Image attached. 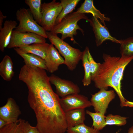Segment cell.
<instances>
[{
	"mask_svg": "<svg viewBox=\"0 0 133 133\" xmlns=\"http://www.w3.org/2000/svg\"><path fill=\"white\" fill-rule=\"evenodd\" d=\"M62 9L60 2H56L55 0L42 3L41 25L46 32L52 30L55 25L56 19Z\"/></svg>",
	"mask_w": 133,
	"mask_h": 133,
	"instance_id": "obj_6",
	"label": "cell"
},
{
	"mask_svg": "<svg viewBox=\"0 0 133 133\" xmlns=\"http://www.w3.org/2000/svg\"><path fill=\"white\" fill-rule=\"evenodd\" d=\"M127 133H133V125L129 129Z\"/></svg>",
	"mask_w": 133,
	"mask_h": 133,
	"instance_id": "obj_33",
	"label": "cell"
},
{
	"mask_svg": "<svg viewBox=\"0 0 133 133\" xmlns=\"http://www.w3.org/2000/svg\"><path fill=\"white\" fill-rule=\"evenodd\" d=\"M25 127L26 133H40L36 126H31L27 121H26Z\"/></svg>",
	"mask_w": 133,
	"mask_h": 133,
	"instance_id": "obj_29",
	"label": "cell"
},
{
	"mask_svg": "<svg viewBox=\"0 0 133 133\" xmlns=\"http://www.w3.org/2000/svg\"><path fill=\"white\" fill-rule=\"evenodd\" d=\"M21 114L19 107L12 98H8L5 104L0 108V118L8 124L17 121Z\"/></svg>",
	"mask_w": 133,
	"mask_h": 133,
	"instance_id": "obj_12",
	"label": "cell"
},
{
	"mask_svg": "<svg viewBox=\"0 0 133 133\" xmlns=\"http://www.w3.org/2000/svg\"><path fill=\"white\" fill-rule=\"evenodd\" d=\"M26 121L20 118L15 123H9L0 128V133H26Z\"/></svg>",
	"mask_w": 133,
	"mask_h": 133,
	"instance_id": "obj_20",
	"label": "cell"
},
{
	"mask_svg": "<svg viewBox=\"0 0 133 133\" xmlns=\"http://www.w3.org/2000/svg\"><path fill=\"white\" fill-rule=\"evenodd\" d=\"M14 49L16 52L23 59L25 65L47 70L45 61L41 57L33 54L24 53L18 48H15Z\"/></svg>",
	"mask_w": 133,
	"mask_h": 133,
	"instance_id": "obj_16",
	"label": "cell"
},
{
	"mask_svg": "<svg viewBox=\"0 0 133 133\" xmlns=\"http://www.w3.org/2000/svg\"><path fill=\"white\" fill-rule=\"evenodd\" d=\"M7 17L6 16H4L1 11H0V30L2 28V25L3 20Z\"/></svg>",
	"mask_w": 133,
	"mask_h": 133,
	"instance_id": "obj_30",
	"label": "cell"
},
{
	"mask_svg": "<svg viewBox=\"0 0 133 133\" xmlns=\"http://www.w3.org/2000/svg\"><path fill=\"white\" fill-rule=\"evenodd\" d=\"M14 74L13 64L10 56L5 55L0 63V75L7 81H11Z\"/></svg>",
	"mask_w": 133,
	"mask_h": 133,
	"instance_id": "obj_19",
	"label": "cell"
},
{
	"mask_svg": "<svg viewBox=\"0 0 133 133\" xmlns=\"http://www.w3.org/2000/svg\"><path fill=\"white\" fill-rule=\"evenodd\" d=\"M61 106L65 112L76 109H85L92 106L90 101L85 96L73 94L60 98Z\"/></svg>",
	"mask_w": 133,
	"mask_h": 133,
	"instance_id": "obj_9",
	"label": "cell"
},
{
	"mask_svg": "<svg viewBox=\"0 0 133 133\" xmlns=\"http://www.w3.org/2000/svg\"><path fill=\"white\" fill-rule=\"evenodd\" d=\"M17 23L15 20H7L0 30V50L3 52L10 43L13 29H16Z\"/></svg>",
	"mask_w": 133,
	"mask_h": 133,
	"instance_id": "obj_14",
	"label": "cell"
},
{
	"mask_svg": "<svg viewBox=\"0 0 133 133\" xmlns=\"http://www.w3.org/2000/svg\"><path fill=\"white\" fill-rule=\"evenodd\" d=\"M120 40V50L121 56H133V37Z\"/></svg>",
	"mask_w": 133,
	"mask_h": 133,
	"instance_id": "obj_25",
	"label": "cell"
},
{
	"mask_svg": "<svg viewBox=\"0 0 133 133\" xmlns=\"http://www.w3.org/2000/svg\"><path fill=\"white\" fill-rule=\"evenodd\" d=\"M127 118L128 117L119 115H113L109 114L106 117V125L124 126L126 124Z\"/></svg>",
	"mask_w": 133,
	"mask_h": 133,
	"instance_id": "obj_27",
	"label": "cell"
},
{
	"mask_svg": "<svg viewBox=\"0 0 133 133\" xmlns=\"http://www.w3.org/2000/svg\"><path fill=\"white\" fill-rule=\"evenodd\" d=\"M88 58L90 65L91 77L94 76L97 72L99 63H97L93 59L89 51L88 52Z\"/></svg>",
	"mask_w": 133,
	"mask_h": 133,
	"instance_id": "obj_28",
	"label": "cell"
},
{
	"mask_svg": "<svg viewBox=\"0 0 133 133\" xmlns=\"http://www.w3.org/2000/svg\"><path fill=\"white\" fill-rule=\"evenodd\" d=\"M66 132L67 133H100V131L87 126L84 123L68 128Z\"/></svg>",
	"mask_w": 133,
	"mask_h": 133,
	"instance_id": "obj_26",
	"label": "cell"
},
{
	"mask_svg": "<svg viewBox=\"0 0 133 133\" xmlns=\"http://www.w3.org/2000/svg\"><path fill=\"white\" fill-rule=\"evenodd\" d=\"M45 38L35 33L21 32L15 30L13 31L8 49L20 47L37 43L46 42Z\"/></svg>",
	"mask_w": 133,
	"mask_h": 133,
	"instance_id": "obj_7",
	"label": "cell"
},
{
	"mask_svg": "<svg viewBox=\"0 0 133 133\" xmlns=\"http://www.w3.org/2000/svg\"><path fill=\"white\" fill-rule=\"evenodd\" d=\"M85 19L88 21L89 20L85 14L71 13L64 18L61 22L56 25L51 31V32L56 34L60 33L62 35L61 39L64 40L69 37L74 43L76 42L74 37L77 33V30H80L83 35L84 31L77 24L80 20Z\"/></svg>",
	"mask_w": 133,
	"mask_h": 133,
	"instance_id": "obj_4",
	"label": "cell"
},
{
	"mask_svg": "<svg viewBox=\"0 0 133 133\" xmlns=\"http://www.w3.org/2000/svg\"><path fill=\"white\" fill-rule=\"evenodd\" d=\"M115 133H118V132H116Z\"/></svg>",
	"mask_w": 133,
	"mask_h": 133,
	"instance_id": "obj_34",
	"label": "cell"
},
{
	"mask_svg": "<svg viewBox=\"0 0 133 133\" xmlns=\"http://www.w3.org/2000/svg\"><path fill=\"white\" fill-rule=\"evenodd\" d=\"M85 113V109H76L65 112L67 128L84 123Z\"/></svg>",
	"mask_w": 133,
	"mask_h": 133,
	"instance_id": "obj_17",
	"label": "cell"
},
{
	"mask_svg": "<svg viewBox=\"0 0 133 133\" xmlns=\"http://www.w3.org/2000/svg\"><path fill=\"white\" fill-rule=\"evenodd\" d=\"M88 21L92 27L97 47L100 45L104 42L108 40L114 43H120V40H118L112 36L107 27L102 25L97 18L92 16Z\"/></svg>",
	"mask_w": 133,
	"mask_h": 133,
	"instance_id": "obj_11",
	"label": "cell"
},
{
	"mask_svg": "<svg viewBox=\"0 0 133 133\" xmlns=\"http://www.w3.org/2000/svg\"><path fill=\"white\" fill-rule=\"evenodd\" d=\"M50 44L46 42L34 43L18 48L24 53L33 54L45 59Z\"/></svg>",
	"mask_w": 133,
	"mask_h": 133,
	"instance_id": "obj_18",
	"label": "cell"
},
{
	"mask_svg": "<svg viewBox=\"0 0 133 133\" xmlns=\"http://www.w3.org/2000/svg\"><path fill=\"white\" fill-rule=\"evenodd\" d=\"M89 50V48L86 47L83 51L81 59L84 70V77L82 81L84 86H88L91 83L92 81L90 66L88 58V52Z\"/></svg>",
	"mask_w": 133,
	"mask_h": 133,
	"instance_id": "obj_23",
	"label": "cell"
},
{
	"mask_svg": "<svg viewBox=\"0 0 133 133\" xmlns=\"http://www.w3.org/2000/svg\"><path fill=\"white\" fill-rule=\"evenodd\" d=\"M49 78L50 83L55 87L56 94L61 98L80 92L78 86L70 81L62 79L53 74Z\"/></svg>",
	"mask_w": 133,
	"mask_h": 133,
	"instance_id": "obj_10",
	"label": "cell"
},
{
	"mask_svg": "<svg viewBox=\"0 0 133 133\" xmlns=\"http://www.w3.org/2000/svg\"><path fill=\"white\" fill-rule=\"evenodd\" d=\"M19 80L28 89L27 101L36 117L40 133H64L67 128L65 112L53 91L45 70L27 66L20 71Z\"/></svg>",
	"mask_w": 133,
	"mask_h": 133,
	"instance_id": "obj_1",
	"label": "cell"
},
{
	"mask_svg": "<svg viewBox=\"0 0 133 133\" xmlns=\"http://www.w3.org/2000/svg\"><path fill=\"white\" fill-rule=\"evenodd\" d=\"M91 96L90 101L95 112L105 115L109 103L115 98L116 94L113 90L102 89Z\"/></svg>",
	"mask_w": 133,
	"mask_h": 133,
	"instance_id": "obj_8",
	"label": "cell"
},
{
	"mask_svg": "<svg viewBox=\"0 0 133 133\" xmlns=\"http://www.w3.org/2000/svg\"><path fill=\"white\" fill-rule=\"evenodd\" d=\"M8 122L3 119L0 118V128L8 124Z\"/></svg>",
	"mask_w": 133,
	"mask_h": 133,
	"instance_id": "obj_31",
	"label": "cell"
},
{
	"mask_svg": "<svg viewBox=\"0 0 133 133\" xmlns=\"http://www.w3.org/2000/svg\"><path fill=\"white\" fill-rule=\"evenodd\" d=\"M44 60L47 70L51 73L57 71L59 66L64 63V60L51 44H50Z\"/></svg>",
	"mask_w": 133,
	"mask_h": 133,
	"instance_id": "obj_13",
	"label": "cell"
},
{
	"mask_svg": "<svg viewBox=\"0 0 133 133\" xmlns=\"http://www.w3.org/2000/svg\"><path fill=\"white\" fill-rule=\"evenodd\" d=\"M85 113L91 116L92 119L93 123L92 127L95 129L100 131L106 125V116L105 115L99 112H92L88 110H86Z\"/></svg>",
	"mask_w": 133,
	"mask_h": 133,
	"instance_id": "obj_24",
	"label": "cell"
},
{
	"mask_svg": "<svg viewBox=\"0 0 133 133\" xmlns=\"http://www.w3.org/2000/svg\"><path fill=\"white\" fill-rule=\"evenodd\" d=\"M16 16L19 24L15 30L21 32L34 33L48 38L46 32L34 20L29 9L22 8L18 9Z\"/></svg>",
	"mask_w": 133,
	"mask_h": 133,
	"instance_id": "obj_5",
	"label": "cell"
},
{
	"mask_svg": "<svg viewBox=\"0 0 133 133\" xmlns=\"http://www.w3.org/2000/svg\"><path fill=\"white\" fill-rule=\"evenodd\" d=\"M46 33L51 44L55 46L64 58V64L69 70H73L81 60L83 51L72 47L58 37L57 34L51 32L47 31Z\"/></svg>",
	"mask_w": 133,
	"mask_h": 133,
	"instance_id": "obj_3",
	"label": "cell"
},
{
	"mask_svg": "<svg viewBox=\"0 0 133 133\" xmlns=\"http://www.w3.org/2000/svg\"><path fill=\"white\" fill-rule=\"evenodd\" d=\"M124 107H133V102L129 101L126 100L125 103Z\"/></svg>",
	"mask_w": 133,
	"mask_h": 133,
	"instance_id": "obj_32",
	"label": "cell"
},
{
	"mask_svg": "<svg viewBox=\"0 0 133 133\" xmlns=\"http://www.w3.org/2000/svg\"><path fill=\"white\" fill-rule=\"evenodd\" d=\"M102 58L104 61L102 64L99 63L98 70L91 77V80L95 87L100 89L107 90L109 87L113 88L119 98L121 106L124 107L126 100L121 91V81L125 68L133 59V56H111L104 53Z\"/></svg>",
	"mask_w": 133,
	"mask_h": 133,
	"instance_id": "obj_2",
	"label": "cell"
},
{
	"mask_svg": "<svg viewBox=\"0 0 133 133\" xmlns=\"http://www.w3.org/2000/svg\"><path fill=\"white\" fill-rule=\"evenodd\" d=\"M41 0H25V2L29 7V10L34 19L41 25L42 19Z\"/></svg>",
	"mask_w": 133,
	"mask_h": 133,
	"instance_id": "obj_22",
	"label": "cell"
},
{
	"mask_svg": "<svg viewBox=\"0 0 133 133\" xmlns=\"http://www.w3.org/2000/svg\"><path fill=\"white\" fill-rule=\"evenodd\" d=\"M80 1V0H61L60 3L63 9L56 19L55 25L60 23L65 16L71 13Z\"/></svg>",
	"mask_w": 133,
	"mask_h": 133,
	"instance_id": "obj_21",
	"label": "cell"
},
{
	"mask_svg": "<svg viewBox=\"0 0 133 133\" xmlns=\"http://www.w3.org/2000/svg\"><path fill=\"white\" fill-rule=\"evenodd\" d=\"M75 12L82 14L91 13L93 16L99 19L101 22L105 26V21H110L109 17H106L105 15L101 13L99 10L96 8L94 5L93 0H85Z\"/></svg>",
	"mask_w": 133,
	"mask_h": 133,
	"instance_id": "obj_15",
	"label": "cell"
}]
</instances>
